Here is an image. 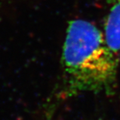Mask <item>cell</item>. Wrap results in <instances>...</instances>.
<instances>
[{
	"mask_svg": "<svg viewBox=\"0 0 120 120\" xmlns=\"http://www.w3.org/2000/svg\"><path fill=\"white\" fill-rule=\"evenodd\" d=\"M61 62L63 78L60 98H70L83 93H113L118 56L93 22L81 19L69 22Z\"/></svg>",
	"mask_w": 120,
	"mask_h": 120,
	"instance_id": "6da1fadb",
	"label": "cell"
},
{
	"mask_svg": "<svg viewBox=\"0 0 120 120\" xmlns=\"http://www.w3.org/2000/svg\"><path fill=\"white\" fill-rule=\"evenodd\" d=\"M104 24V37L108 47L117 56L120 53V0H111Z\"/></svg>",
	"mask_w": 120,
	"mask_h": 120,
	"instance_id": "7a4b0ae2",
	"label": "cell"
}]
</instances>
